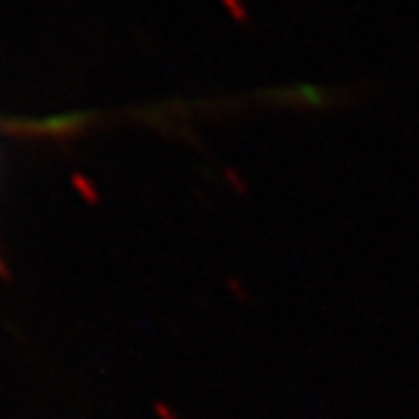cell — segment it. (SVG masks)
Returning a JSON list of instances; mask_svg holds the SVG:
<instances>
[{"instance_id": "cell-2", "label": "cell", "mask_w": 419, "mask_h": 419, "mask_svg": "<svg viewBox=\"0 0 419 419\" xmlns=\"http://www.w3.org/2000/svg\"><path fill=\"white\" fill-rule=\"evenodd\" d=\"M222 3L228 7V12L233 14L235 19H247V12H245V5H242V0H222Z\"/></svg>"}, {"instance_id": "cell-1", "label": "cell", "mask_w": 419, "mask_h": 419, "mask_svg": "<svg viewBox=\"0 0 419 419\" xmlns=\"http://www.w3.org/2000/svg\"><path fill=\"white\" fill-rule=\"evenodd\" d=\"M261 98L277 105H294V108H326L331 103V94L326 89L310 87V84H299V87H284V89H268Z\"/></svg>"}]
</instances>
